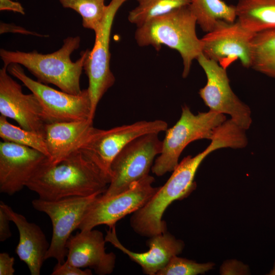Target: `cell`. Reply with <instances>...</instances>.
Returning <instances> with one entry per match:
<instances>
[{
    "label": "cell",
    "instance_id": "obj_14",
    "mask_svg": "<svg viewBox=\"0 0 275 275\" xmlns=\"http://www.w3.org/2000/svg\"><path fill=\"white\" fill-rule=\"evenodd\" d=\"M7 67L0 70V113L15 120L21 128L45 137L46 122L42 106L33 94H25L21 86L8 73Z\"/></svg>",
    "mask_w": 275,
    "mask_h": 275
},
{
    "label": "cell",
    "instance_id": "obj_18",
    "mask_svg": "<svg viewBox=\"0 0 275 275\" xmlns=\"http://www.w3.org/2000/svg\"><path fill=\"white\" fill-rule=\"evenodd\" d=\"M0 206L18 230L19 242L16 254L26 264L32 275H40L50 245L44 232L38 225L29 222L23 215L15 212L3 201H1Z\"/></svg>",
    "mask_w": 275,
    "mask_h": 275
},
{
    "label": "cell",
    "instance_id": "obj_34",
    "mask_svg": "<svg viewBox=\"0 0 275 275\" xmlns=\"http://www.w3.org/2000/svg\"><path fill=\"white\" fill-rule=\"evenodd\" d=\"M139 1H140V0H137L138 2Z\"/></svg>",
    "mask_w": 275,
    "mask_h": 275
},
{
    "label": "cell",
    "instance_id": "obj_21",
    "mask_svg": "<svg viewBox=\"0 0 275 275\" xmlns=\"http://www.w3.org/2000/svg\"><path fill=\"white\" fill-rule=\"evenodd\" d=\"M189 6L197 24L206 33L223 24L236 21L235 6L223 0H190Z\"/></svg>",
    "mask_w": 275,
    "mask_h": 275
},
{
    "label": "cell",
    "instance_id": "obj_10",
    "mask_svg": "<svg viewBox=\"0 0 275 275\" xmlns=\"http://www.w3.org/2000/svg\"><path fill=\"white\" fill-rule=\"evenodd\" d=\"M128 0H111L98 30L95 33L94 46L85 61L84 69L88 76L87 88L91 101V119L93 120L98 104L113 86L115 77L110 69L109 42L111 30L116 14Z\"/></svg>",
    "mask_w": 275,
    "mask_h": 275
},
{
    "label": "cell",
    "instance_id": "obj_15",
    "mask_svg": "<svg viewBox=\"0 0 275 275\" xmlns=\"http://www.w3.org/2000/svg\"><path fill=\"white\" fill-rule=\"evenodd\" d=\"M48 157L33 148L0 142V191L12 196L26 186Z\"/></svg>",
    "mask_w": 275,
    "mask_h": 275
},
{
    "label": "cell",
    "instance_id": "obj_32",
    "mask_svg": "<svg viewBox=\"0 0 275 275\" xmlns=\"http://www.w3.org/2000/svg\"><path fill=\"white\" fill-rule=\"evenodd\" d=\"M0 11H9L25 14L22 5L19 2L12 0H0Z\"/></svg>",
    "mask_w": 275,
    "mask_h": 275
},
{
    "label": "cell",
    "instance_id": "obj_16",
    "mask_svg": "<svg viewBox=\"0 0 275 275\" xmlns=\"http://www.w3.org/2000/svg\"><path fill=\"white\" fill-rule=\"evenodd\" d=\"M105 239L97 230H80L68 239L66 262L79 268L89 267L99 275L112 273L115 266L116 256L106 252Z\"/></svg>",
    "mask_w": 275,
    "mask_h": 275
},
{
    "label": "cell",
    "instance_id": "obj_33",
    "mask_svg": "<svg viewBox=\"0 0 275 275\" xmlns=\"http://www.w3.org/2000/svg\"><path fill=\"white\" fill-rule=\"evenodd\" d=\"M269 275H275V261L274 262L273 266L272 268L269 271V273H268Z\"/></svg>",
    "mask_w": 275,
    "mask_h": 275
},
{
    "label": "cell",
    "instance_id": "obj_29",
    "mask_svg": "<svg viewBox=\"0 0 275 275\" xmlns=\"http://www.w3.org/2000/svg\"><path fill=\"white\" fill-rule=\"evenodd\" d=\"M15 259L8 253H0V275H13L15 273L14 268Z\"/></svg>",
    "mask_w": 275,
    "mask_h": 275
},
{
    "label": "cell",
    "instance_id": "obj_27",
    "mask_svg": "<svg viewBox=\"0 0 275 275\" xmlns=\"http://www.w3.org/2000/svg\"><path fill=\"white\" fill-rule=\"evenodd\" d=\"M51 275H91L92 272L90 269H82L81 268L74 266L65 261L62 263H58L54 266Z\"/></svg>",
    "mask_w": 275,
    "mask_h": 275
},
{
    "label": "cell",
    "instance_id": "obj_9",
    "mask_svg": "<svg viewBox=\"0 0 275 275\" xmlns=\"http://www.w3.org/2000/svg\"><path fill=\"white\" fill-rule=\"evenodd\" d=\"M167 129V123L161 120L140 121L108 130L94 128L79 150L111 179L112 161L126 145L140 136Z\"/></svg>",
    "mask_w": 275,
    "mask_h": 275
},
{
    "label": "cell",
    "instance_id": "obj_30",
    "mask_svg": "<svg viewBox=\"0 0 275 275\" xmlns=\"http://www.w3.org/2000/svg\"><path fill=\"white\" fill-rule=\"evenodd\" d=\"M10 219L4 210L0 206V241H4L10 238L12 234L9 226Z\"/></svg>",
    "mask_w": 275,
    "mask_h": 275
},
{
    "label": "cell",
    "instance_id": "obj_7",
    "mask_svg": "<svg viewBox=\"0 0 275 275\" xmlns=\"http://www.w3.org/2000/svg\"><path fill=\"white\" fill-rule=\"evenodd\" d=\"M7 71L37 97L47 123L93 120L91 117V101L87 89L78 95L57 90L28 76L18 64H10Z\"/></svg>",
    "mask_w": 275,
    "mask_h": 275
},
{
    "label": "cell",
    "instance_id": "obj_12",
    "mask_svg": "<svg viewBox=\"0 0 275 275\" xmlns=\"http://www.w3.org/2000/svg\"><path fill=\"white\" fill-rule=\"evenodd\" d=\"M197 60L207 78L199 92L205 105L210 111L229 115L239 126L248 129L252 122L250 108L232 91L226 69L202 53Z\"/></svg>",
    "mask_w": 275,
    "mask_h": 275
},
{
    "label": "cell",
    "instance_id": "obj_1",
    "mask_svg": "<svg viewBox=\"0 0 275 275\" xmlns=\"http://www.w3.org/2000/svg\"><path fill=\"white\" fill-rule=\"evenodd\" d=\"M111 179L80 150L52 163L48 159L26 187L44 200L103 194Z\"/></svg>",
    "mask_w": 275,
    "mask_h": 275
},
{
    "label": "cell",
    "instance_id": "obj_8",
    "mask_svg": "<svg viewBox=\"0 0 275 275\" xmlns=\"http://www.w3.org/2000/svg\"><path fill=\"white\" fill-rule=\"evenodd\" d=\"M101 193L86 197H71L47 201L39 198L32 204L34 209L46 214L52 226V234L45 260L54 258L58 263L65 261L66 243L71 233L78 229L91 204Z\"/></svg>",
    "mask_w": 275,
    "mask_h": 275
},
{
    "label": "cell",
    "instance_id": "obj_26",
    "mask_svg": "<svg viewBox=\"0 0 275 275\" xmlns=\"http://www.w3.org/2000/svg\"><path fill=\"white\" fill-rule=\"evenodd\" d=\"M214 263H197L191 260L175 256L156 275H197L204 274L212 269Z\"/></svg>",
    "mask_w": 275,
    "mask_h": 275
},
{
    "label": "cell",
    "instance_id": "obj_2",
    "mask_svg": "<svg viewBox=\"0 0 275 275\" xmlns=\"http://www.w3.org/2000/svg\"><path fill=\"white\" fill-rule=\"evenodd\" d=\"M79 36L68 37L62 47L50 53L42 54L34 50L31 52L0 49L4 65L18 64L25 67L37 81L51 84L61 91L74 95L81 93L80 78L85 61L89 53L87 49L81 52L80 58L72 62L70 56L80 46Z\"/></svg>",
    "mask_w": 275,
    "mask_h": 275
},
{
    "label": "cell",
    "instance_id": "obj_4",
    "mask_svg": "<svg viewBox=\"0 0 275 275\" xmlns=\"http://www.w3.org/2000/svg\"><path fill=\"white\" fill-rule=\"evenodd\" d=\"M197 20L189 5L153 18L137 27L135 39L141 47L151 46L159 51L166 45L177 51L182 60L186 78L194 60L202 53L196 33Z\"/></svg>",
    "mask_w": 275,
    "mask_h": 275
},
{
    "label": "cell",
    "instance_id": "obj_17",
    "mask_svg": "<svg viewBox=\"0 0 275 275\" xmlns=\"http://www.w3.org/2000/svg\"><path fill=\"white\" fill-rule=\"evenodd\" d=\"M106 242H109L115 248L127 255L138 264L144 273L156 275L175 256L180 254L185 246L184 242L177 239L170 233H164L149 237L147 245L149 250L144 253H136L125 248L118 238L116 225L109 228L105 236Z\"/></svg>",
    "mask_w": 275,
    "mask_h": 275
},
{
    "label": "cell",
    "instance_id": "obj_3",
    "mask_svg": "<svg viewBox=\"0 0 275 275\" xmlns=\"http://www.w3.org/2000/svg\"><path fill=\"white\" fill-rule=\"evenodd\" d=\"M216 149V145L211 143L202 152L185 157L179 162L164 184L145 205L133 213L130 224L136 233L151 237L167 231L166 222L162 219L165 210L173 202L186 198L196 189L194 179L199 166Z\"/></svg>",
    "mask_w": 275,
    "mask_h": 275
},
{
    "label": "cell",
    "instance_id": "obj_19",
    "mask_svg": "<svg viewBox=\"0 0 275 275\" xmlns=\"http://www.w3.org/2000/svg\"><path fill=\"white\" fill-rule=\"evenodd\" d=\"M93 121L88 119L46 124L45 139L50 162L57 163L79 150L95 128Z\"/></svg>",
    "mask_w": 275,
    "mask_h": 275
},
{
    "label": "cell",
    "instance_id": "obj_6",
    "mask_svg": "<svg viewBox=\"0 0 275 275\" xmlns=\"http://www.w3.org/2000/svg\"><path fill=\"white\" fill-rule=\"evenodd\" d=\"M158 133L140 136L126 145L115 157L111 166V181L103 198L119 194L132 183L149 175L155 157L161 151L162 141Z\"/></svg>",
    "mask_w": 275,
    "mask_h": 275
},
{
    "label": "cell",
    "instance_id": "obj_31",
    "mask_svg": "<svg viewBox=\"0 0 275 275\" xmlns=\"http://www.w3.org/2000/svg\"><path fill=\"white\" fill-rule=\"evenodd\" d=\"M7 32L19 33L24 35H31L41 37L45 36L44 35H40L36 32L29 31L22 27L17 26L13 23H6L3 22H1L0 24V33L3 34Z\"/></svg>",
    "mask_w": 275,
    "mask_h": 275
},
{
    "label": "cell",
    "instance_id": "obj_11",
    "mask_svg": "<svg viewBox=\"0 0 275 275\" xmlns=\"http://www.w3.org/2000/svg\"><path fill=\"white\" fill-rule=\"evenodd\" d=\"M154 180L149 174L119 194L107 198L100 195L87 210L78 229L91 230L100 225L109 228L116 225L118 221L148 202L159 187L153 186Z\"/></svg>",
    "mask_w": 275,
    "mask_h": 275
},
{
    "label": "cell",
    "instance_id": "obj_24",
    "mask_svg": "<svg viewBox=\"0 0 275 275\" xmlns=\"http://www.w3.org/2000/svg\"><path fill=\"white\" fill-rule=\"evenodd\" d=\"M0 137L3 141L26 146L43 153L49 158L44 135L24 129L9 123L7 118L0 116Z\"/></svg>",
    "mask_w": 275,
    "mask_h": 275
},
{
    "label": "cell",
    "instance_id": "obj_5",
    "mask_svg": "<svg viewBox=\"0 0 275 275\" xmlns=\"http://www.w3.org/2000/svg\"><path fill=\"white\" fill-rule=\"evenodd\" d=\"M226 120L224 114L209 110L195 115L184 105L179 119L167 129L162 141L160 153L151 170L157 176L173 172L179 163L181 154L190 143L198 140H211L215 129Z\"/></svg>",
    "mask_w": 275,
    "mask_h": 275
},
{
    "label": "cell",
    "instance_id": "obj_25",
    "mask_svg": "<svg viewBox=\"0 0 275 275\" xmlns=\"http://www.w3.org/2000/svg\"><path fill=\"white\" fill-rule=\"evenodd\" d=\"M63 7L72 9L82 18L84 28L95 33L104 17L107 5L105 0H58Z\"/></svg>",
    "mask_w": 275,
    "mask_h": 275
},
{
    "label": "cell",
    "instance_id": "obj_20",
    "mask_svg": "<svg viewBox=\"0 0 275 275\" xmlns=\"http://www.w3.org/2000/svg\"><path fill=\"white\" fill-rule=\"evenodd\" d=\"M236 20L257 34L275 29V0H238Z\"/></svg>",
    "mask_w": 275,
    "mask_h": 275
},
{
    "label": "cell",
    "instance_id": "obj_22",
    "mask_svg": "<svg viewBox=\"0 0 275 275\" xmlns=\"http://www.w3.org/2000/svg\"><path fill=\"white\" fill-rule=\"evenodd\" d=\"M252 48L251 68L275 78V29L256 34Z\"/></svg>",
    "mask_w": 275,
    "mask_h": 275
},
{
    "label": "cell",
    "instance_id": "obj_13",
    "mask_svg": "<svg viewBox=\"0 0 275 275\" xmlns=\"http://www.w3.org/2000/svg\"><path fill=\"white\" fill-rule=\"evenodd\" d=\"M254 34L237 21L223 24L201 38L202 53L227 69L239 60L245 68H251Z\"/></svg>",
    "mask_w": 275,
    "mask_h": 275
},
{
    "label": "cell",
    "instance_id": "obj_23",
    "mask_svg": "<svg viewBox=\"0 0 275 275\" xmlns=\"http://www.w3.org/2000/svg\"><path fill=\"white\" fill-rule=\"evenodd\" d=\"M190 0H140L129 12L128 19L137 27L157 16L190 5Z\"/></svg>",
    "mask_w": 275,
    "mask_h": 275
},
{
    "label": "cell",
    "instance_id": "obj_28",
    "mask_svg": "<svg viewBox=\"0 0 275 275\" xmlns=\"http://www.w3.org/2000/svg\"><path fill=\"white\" fill-rule=\"evenodd\" d=\"M250 273L249 266L237 260H228L221 266V274H247Z\"/></svg>",
    "mask_w": 275,
    "mask_h": 275
}]
</instances>
